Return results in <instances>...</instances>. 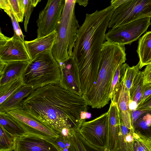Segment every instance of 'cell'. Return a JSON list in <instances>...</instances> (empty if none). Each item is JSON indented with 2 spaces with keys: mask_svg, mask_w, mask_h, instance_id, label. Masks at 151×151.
I'll list each match as a JSON object with an SVG mask.
<instances>
[{
  "mask_svg": "<svg viewBox=\"0 0 151 151\" xmlns=\"http://www.w3.org/2000/svg\"><path fill=\"white\" fill-rule=\"evenodd\" d=\"M128 65L126 63L120 65L118 67L114 74L112 81L109 97L111 100L113 97L114 92L119 83L121 81L122 77Z\"/></svg>",
  "mask_w": 151,
  "mask_h": 151,
  "instance_id": "obj_31",
  "label": "cell"
},
{
  "mask_svg": "<svg viewBox=\"0 0 151 151\" xmlns=\"http://www.w3.org/2000/svg\"><path fill=\"white\" fill-rule=\"evenodd\" d=\"M11 18L14 31V34L19 37L21 40L24 42V36L18 23L12 12L11 9L8 11H4Z\"/></svg>",
  "mask_w": 151,
  "mask_h": 151,
  "instance_id": "obj_33",
  "label": "cell"
},
{
  "mask_svg": "<svg viewBox=\"0 0 151 151\" xmlns=\"http://www.w3.org/2000/svg\"><path fill=\"white\" fill-rule=\"evenodd\" d=\"M109 115L107 151H116L120 125V115L117 104L112 101L108 111Z\"/></svg>",
  "mask_w": 151,
  "mask_h": 151,
  "instance_id": "obj_15",
  "label": "cell"
},
{
  "mask_svg": "<svg viewBox=\"0 0 151 151\" xmlns=\"http://www.w3.org/2000/svg\"><path fill=\"white\" fill-rule=\"evenodd\" d=\"M140 63L132 67L128 65L126 68L122 79L127 89L129 91L132 86L134 79L140 69Z\"/></svg>",
  "mask_w": 151,
  "mask_h": 151,
  "instance_id": "obj_28",
  "label": "cell"
},
{
  "mask_svg": "<svg viewBox=\"0 0 151 151\" xmlns=\"http://www.w3.org/2000/svg\"><path fill=\"white\" fill-rule=\"evenodd\" d=\"M24 5L25 18L24 26L25 31H27V27L31 14L33 9L35 7L41 0H22Z\"/></svg>",
  "mask_w": 151,
  "mask_h": 151,
  "instance_id": "obj_30",
  "label": "cell"
},
{
  "mask_svg": "<svg viewBox=\"0 0 151 151\" xmlns=\"http://www.w3.org/2000/svg\"><path fill=\"white\" fill-rule=\"evenodd\" d=\"M87 111H82L81 112L80 115V119L85 120L86 118Z\"/></svg>",
  "mask_w": 151,
  "mask_h": 151,
  "instance_id": "obj_40",
  "label": "cell"
},
{
  "mask_svg": "<svg viewBox=\"0 0 151 151\" xmlns=\"http://www.w3.org/2000/svg\"><path fill=\"white\" fill-rule=\"evenodd\" d=\"M24 85L21 77L2 85H0V104Z\"/></svg>",
  "mask_w": 151,
  "mask_h": 151,
  "instance_id": "obj_25",
  "label": "cell"
},
{
  "mask_svg": "<svg viewBox=\"0 0 151 151\" xmlns=\"http://www.w3.org/2000/svg\"><path fill=\"white\" fill-rule=\"evenodd\" d=\"M106 151H107L106 150Z\"/></svg>",
  "mask_w": 151,
  "mask_h": 151,
  "instance_id": "obj_42",
  "label": "cell"
},
{
  "mask_svg": "<svg viewBox=\"0 0 151 151\" xmlns=\"http://www.w3.org/2000/svg\"><path fill=\"white\" fill-rule=\"evenodd\" d=\"M28 63L22 61L6 62L3 69L0 72V85L21 77Z\"/></svg>",
  "mask_w": 151,
  "mask_h": 151,
  "instance_id": "obj_18",
  "label": "cell"
},
{
  "mask_svg": "<svg viewBox=\"0 0 151 151\" xmlns=\"http://www.w3.org/2000/svg\"><path fill=\"white\" fill-rule=\"evenodd\" d=\"M88 0H76V3H77L80 5L84 7L86 6L88 3Z\"/></svg>",
  "mask_w": 151,
  "mask_h": 151,
  "instance_id": "obj_39",
  "label": "cell"
},
{
  "mask_svg": "<svg viewBox=\"0 0 151 151\" xmlns=\"http://www.w3.org/2000/svg\"><path fill=\"white\" fill-rule=\"evenodd\" d=\"M65 0H49L41 11L36 21L37 38L47 35L56 31L60 23Z\"/></svg>",
  "mask_w": 151,
  "mask_h": 151,
  "instance_id": "obj_9",
  "label": "cell"
},
{
  "mask_svg": "<svg viewBox=\"0 0 151 151\" xmlns=\"http://www.w3.org/2000/svg\"><path fill=\"white\" fill-rule=\"evenodd\" d=\"M151 109V94L141 104L138 105L136 110Z\"/></svg>",
  "mask_w": 151,
  "mask_h": 151,
  "instance_id": "obj_37",
  "label": "cell"
},
{
  "mask_svg": "<svg viewBox=\"0 0 151 151\" xmlns=\"http://www.w3.org/2000/svg\"><path fill=\"white\" fill-rule=\"evenodd\" d=\"M30 86L23 85L0 104V113H6L15 109H22V102L34 90Z\"/></svg>",
  "mask_w": 151,
  "mask_h": 151,
  "instance_id": "obj_17",
  "label": "cell"
},
{
  "mask_svg": "<svg viewBox=\"0 0 151 151\" xmlns=\"http://www.w3.org/2000/svg\"><path fill=\"white\" fill-rule=\"evenodd\" d=\"M136 110L130 111V119L131 124L133 126L136 120L144 113L150 110Z\"/></svg>",
  "mask_w": 151,
  "mask_h": 151,
  "instance_id": "obj_34",
  "label": "cell"
},
{
  "mask_svg": "<svg viewBox=\"0 0 151 151\" xmlns=\"http://www.w3.org/2000/svg\"><path fill=\"white\" fill-rule=\"evenodd\" d=\"M111 101L117 104L122 121L124 125L129 129L132 128L129 108V91L122 79L114 92Z\"/></svg>",
  "mask_w": 151,
  "mask_h": 151,
  "instance_id": "obj_14",
  "label": "cell"
},
{
  "mask_svg": "<svg viewBox=\"0 0 151 151\" xmlns=\"http://www.w3.org/2000/svg\"><path fill=\"white\" fill-rule=\"evenodd\" d=\"M133 128L137 132L150 136L149 134L151 132V109L139 117L133 125Z\"/></svg>",
  "mask_w": 151,
  "mask_h": 151,
  "instance_id": "obj_24",
  "label": "cell"
},
{
  "mask_svg": "<svg viewBox=\"0 0 151 151\" xmlns=\"http://www.w3.org/2000/svg\"><path fill=\"white\" fill-rule=\"evenodd\" d=\"M27 114L52 128L59 134L64 128L77 127L82 111L87 105L82 96L49 84L34 90L22 102Z\"/></svg>",
  "mask_w": 151,
  "mask_h": 151,
  "instance_id": "obj_1",
  "label": "cell"
},
{
  "mask_svg": "<svg viewBox=\"0 0 151 151\" xmlns=\"http://www.w3.org/2000/svg\"><path fill=\"white\" fill-rule=\"evenodd\" d=\"M151 17H147L131 22L113 29L106 33L107 41L124 45L137 40L151 24Z\"/></svg>",
  "mask_w": 151,
  "mask_h": 151,
  "instance_id": "obj_8",
  "label": "cell"
},
{
  "mask_svg": "<svg viewBox=\"0 0 151 151\" xmlns=\"http://www.w3.org/2000/svg\"><path fill=\"white\" fill-rule=\"evenodd\" d=\"M114 9L111 5L86 14L84 22L78 29L72 57L79 68L83 95L89 91L98 78L101 50L106 41V32Z\"/></svg>",
  "mask_w": 151,
  "mask_h": 151,
  "instance_id": "obj_2",
  "label": "cell"
},
{
  "mask_svg": "<svg viewBox=\"0 0 151 151\" xmlns=\"http://www.w3.org/2000/svg\"><path fill=\"white\" fill-rule=\"evenodd\" d=\"M126 60L125 45L106 41L101 50L100 70L97 79L89 91L82 97L87 106L100 109L109 103L113 79L118 67Z\"/></svg>",
  "mask_w": 151,
  "mask_h": 151,
  "instance_id": "obj_3",
  "label": "cell"
},
{
  "mask_svg": "<svg viewBox=\"0 0 151 151\" xmlns=\"http://www.w3.org/2000/svg\"><path fill=\"white\" fill-rule=\"evenodd\" d=\"M134 131V151H151V137L144 135Z\"/></svg>",
  "mask_w": 151,
  "mask_h": 151,
  "instance_id": "obj_26",
  "label": "cell"
},
{
  "mask_svg": "<svg viewBox=\"0 0 151 151\" xmlns=\"http://www.w3.org/2000/svg\"><path fill=\"white\" fill-rule=\"evenodd\" d=\"M57 146L62 151H68L70 144L67 137L59 134V136L47 140Z\"/></svg>",
  "mask_w": 151,
  "mask_h": 151,
  "instance_id": "obj_32",
  "label": "cell"
},
{
  "mask_svg": "<svg viewBox=\"0 0 151 151\" xmlns=\"http://www.w3.org/2000/svg\"><path fill=\"white\" fill-rule=\"evenodd\" d=\"M0 7L4 11H8L11 9L9 0H0Z\"/></svg>",
  "mask_w": 151,
  "mask_h": 151,
  "instance_id": "obj_38",
  "label": "cell"
},
{
  "mask_svg": "<svg viewBox=\"0 0 151 151\" xmlns=\"http://www.w3.org/2000/svg\"><path fill=\"white\" fill-rule=\"evenodd\" d=\"M137 52L139 59L140 69L151 63V30L139 39Z\"/></svg>",
  "mask_w": 151,
  "mask_h": 151,
  "instance_id": "obj_21",
  "label": "cell"
},
{
  "mask_svg": "<svg viewBox=\"0 0 151 151\" xmlns=\"http://www.w3.org/2000/svg\"><path fill=\"white\" fill-rule=\"evenodd\" d=\"M151 94V84H144L142 91V97L139 104L142 103Z\"/></svg>",
  "mask_w": 151,
  "mask_h": 151,
  "instance_id": "obj_35",
  "label": "cell"
},
{
  "mask_svg": "<svg viewBox=\"0 0 151 151\" xmlns=\"http://www.w3.org/2000/svg\"><path fill=\"white\" fill-rule=\"evenodd\" d=\"M12 12L17 21L22 22L24 17V8L22 0H9Z\"/></svg>",
  "mask_w": 151,
  "mask_h": 151,
  "instance_id": "obj_29",
  "label": "cell"
},
{
  "mask_svg": "<svg viewBox=\"0 0 151 151\" xmlns=\"http://www.w3.org/2000/svg\"><path fill=\"white\" fill-rule=\"evenodd\" d=\"M142 71L144 78V84H151V63L146 65Z\"/></svg>",
  "mask_w": 151,
  "mask_h": 151,
  "instance_id": "obj_36",
  "label": "cell"
},
{
  "mask_svg": "<svg viewBox=\"0 0 151 151\" xmlns=\"http://www.w3.org/2000/svg\"><path fill=\"white\" fill-rule=\"evenodd\" d=\"M120 122L116 151H134V130L124 125L121 116Z\"/></svg>",
  "mask_w": 151,
  "mask_h": 151,
  "instance_id": "obj_20",
  "label": "cell"
},
{
  "mask_svg": "<svg viewBox=\"0 0 151 151\" xmlns=\"http://www.w3.org/2000/svg\"><path fill=\"white\" fill-rule=\"evenodd\" d=\"M56 31L46 36L37 38L32 40L25 41L24 43L31 60L39 54L47 50H51L55 41Z\"/></svg>",
  "mask_w": 151,
  "mask_h": 151,
  "instance_id": "obj_16",
  "label": "cell"
},
{
  "mask_svg": "<svg viewBox=\"0 0 151 151\" xmlns=\"http://www.w3.org/2000/svg\"><path fill=\"white\" fill-rule=\"evenodd\" d=\"M144 84L143 71H139L134 79L129 91L130 102H134L138 106L142 97Z\"/></svg>",
  "mask_w": 151,
  "mask_h": 151,
  "instance_id": "obj_23",
  "label": "cell"
},
{
  "mask_svg": "<svg viewBox=\"0 0 151 151\" xmlns=\"http://www.w3.org/2000/svg\"><path fill=\"white\" fill-rule=\"evenodd\" d=\"M76 0H65L54 44L51 51L58 63L72 56L80 27L75 14Z\"/></svg>",
  "mask_w": 151,
  "mask_h": 151,
  "instance_id": "obj_4",
  "label": "cell"
},
{
  "mask_svg": "<svg viewBox=\"0 0 151 151\" xmlns=\"http://www.w3.org/2000/svg\"><path fill=\"white\" fill-rule=\"evenodd\" d=\"M0 126L15 138L27 134L14 118L7 113H0Z\"/></svg>",
  "mask_w": 151,
  "mask_h": 151,
  "instance_id": "obj_22",
  "label": "cell"
},
{
  "mask_svg": "<svg viewBox=\"0 0 151 151\" xmlns=\"http://www.w3.org/2000/svg\"><path fill=\"white\" fill-rule=\"evenodd\" d=\"M0 60L5 62L22 61L29 62L31 59L24 42L18 36L11 37L0 32Z\"/></svg>",
  "mask_w": 151,
  "mask_h": 151,
  "instance_id": "obj_10",
  "label": "cell"
},
{
  "mask_svg": "<svg viewBox=\"0 0 151 151\" xmlns=\"http://www.w3.org/2000/svg\"><path fill=\"white\" fill-rule=\"evenodd\" d=\"M14 151H62L42 137L27 134L16 138Z\"/></svg>",
  "mask_w": 151,
  "mask_h": 151,
  "instance_id": "obj_13",
  "label": "cell"
},
{
  "mask_svg": "<svg viewBox=\"0 0 151 151\" xmlns=\"http://www.w3.org/2000/svg\"><path fill=\"white\" fill-rule=\"evenodd\" d=\"M91 117V114L87 112L86 113V118L89 119Z\"/></svg>",
  "mask_w": 151,
  "mask_h": 151,
  "instance_id": "obj_41",
  "label": "cell"
},
{
  "mask_svg": "<svg viewBox=\"0 0 151 151\" xmlns=\"http://www.w3.org/2000/svg\"><path fill=\"white\" fill-rule=\"evenodd\" d=\"M7 113L14 118L27 134L36 135L47 140L59 136L56 131L30 116L22 109L13 110Z\"/></svg>",
  "mask_w": 151,
  "mask_h": 151,
  "instance_id": "obj_11",
  "label": "cell"
},
{
  "mask_svg": "<svg viewBox=\"0 0 151 151\" xmlns=\"http://www.w3.org/2000/svg\"><path fill=\"white\" fill-rule=\"evenodd\" d=\"M147 17H151V0H123L115 9L108 27L113 29Z\"/></svg>",
  "mask_w": 151,
  "mask_h": 151,
  "instance_id": "obj_6",
  "label": "cell"
},
{
  "mask_svg": "<svg viewBox=\"0 0 151 151\" xmlns=\"http://www.w3.org/2000/svg\"><path fill=\"white\" fill-rule=\"evenodd\" d=\"M61 72L59 83L63 88L81 96H83L78 64L71 56L59 63Z\"/></svg>",
  "mask_w": 151,
  "mask_h": 151,
  "instance_id": "obj_12",
  "label": "cell"
},
{
  "mask_svg": "<svg viewBox=\"0 0 151 151\" xmlns=\"http://www.w3.org/2000/svg\"><path fill=\"white\" fill-rule=\"evenodd\" d=\"M0 127V151H14L16 138Z\"/></svg>",
  "mask_w": 151,
  "mask_h": 151,
  "instance_id": "obj_27",
  "label": "cell"
},
{
  "mask_svg": "<svg viewBox=\"0 0 151 151\" xmlns=\"http://www.w3.org/2000/svg\"><path fill=\"white\" fill-rule=\"evenodd\" d=\"M108 124L107 111L91 121L82 120L77 128L81 134L90 144L98 148L105 149Z\"/></svg>",
  "mask_w": 151,
  "mask_h": 151,
  "instance_id": "obj_7",
  "label": "cell"
},
{
  "mask_svg": "<svg viewBox=\"0 0 151 151\" xmlns=\"http://www.w3.org/2000/svg\"><path fill=\"white\" fill-rule=\"evenodd\" d=\"M78 127L69 129L67 138L70 144L68 151H106L90 144L82 136Z\"/></svg>",
  "mask_w": 151,
  "mask_h": 151,
  "instance_id": "obj_19",
  "label": "cell"
},
{
  "mask_svg": "<svg viewBox=\"0 0 151 151\" xmlns=\"http://www.w3.org/2000/svg\"><path fill=\"white\" fill-rule=\"evenodd\" d=\"M61 72L51 50L42 52L29 62L21 76L24 85L34 90L51 84L60 83Z\"/></svg>",
  "mask_w": 151,
  "mask_h": 151,
  "instance_id": "obj_5",
  "label": "cell"
}]
</instances>
